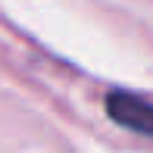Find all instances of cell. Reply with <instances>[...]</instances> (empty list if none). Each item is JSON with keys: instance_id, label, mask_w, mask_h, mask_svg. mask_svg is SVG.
I'll list each match as a JSON object with an SVG mask.
<instances>
[{"instance_id": "cell-1", "label": "cell", "mask_w": 153, "mask_h": 153, "mask_svg": "<svg viewBox=\"0 0 153 153\" xmlns=\"http://www.w3.org/2000/svg\"><path fill=\"white\" fill-rule=\"evenodd\" d=\"M106 116L116 125L153 137V100L131 91H109L106 94Z\"/></svg>"}]
</instances>
